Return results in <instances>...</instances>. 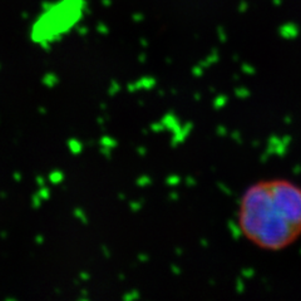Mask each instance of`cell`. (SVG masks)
<instances>
[{
  "instance_id": "obj_1",
  "label": "cell",
  "mask_w": 301,
  "mask_h": 301,
  "mask_svg": "<svg viewBox=\"0 0 301 301\" xmlns=\"http://www.w3.org/2000/svg\"><path fill=\"white\" fill-rule=\"evenodd\" d=\"M239 224L249 241L279 251L301 235V188L284 180L264 181L244 195Z\"/></svg>"
}]
</instances>
